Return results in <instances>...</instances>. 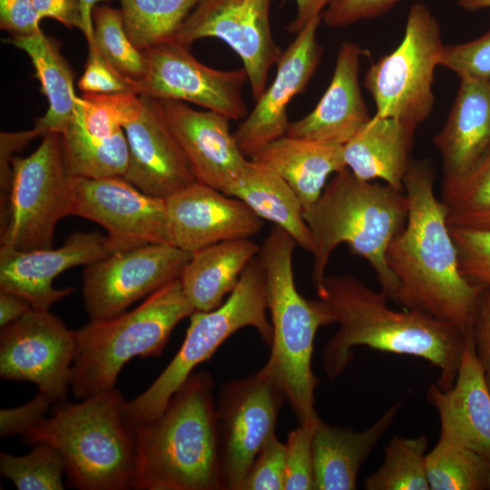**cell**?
<instances>
[{
    "mask_svg": "<svg viewBox=\"0 0 490 490\" xmlns=\"http://www.w3.org/2000/svg\"><path fill=\"white\" fill-rule=\"evenodd\" d=\"M435 176L432 162L424 159L411 160L404 178L407 218L387 255L398 282L396 302L468 332L485 288L469 283L460 271L446 211L435 195Z\"/></svg>",
    "mask_w": 490,
    "mask_h": 490,
    "instance_id": "cell-1",
    "label": "cell"
},
{
    "mask_svg": "<svg viewBox=\"0 0 490 490\" xmlns=\"http://www.w3.org/2000/svg\"><path fill=\"white\" fill-rule=\"evenodd\" d=\"M318 297L326 303L333 324L338 325L322 355L323 370L330 380L348 368L353 348L366 346L424 358L439 369L436 385L440 389L454 385L469 331L418 310L392 309L385 293L349 274L326 276Z\"/></svg>",
    "mask_w": 490,
    "mask_h": 490,
    "instance_id": "cell-2",
    "label": "cell"
},
{
    "mask_svg": "<svg viewBox=\"0 0 490 490\" xmlns=\"http://www.w3.org/2000/svg\"><path fill=\"white\" fill-rule=\"evenodd\" d=\"M211 373H191L152 421L134 425L137 490H224Z\"/></svg>",
    "mask_w": 490,
    "mask_h": 490,
    "instance_id": "cell-3",
    "label": "cell"
},
{
    "mask_svg": "<svg viewBox=\"0 0 490 490\" xmlns=\"http://www.w3.org/2000/svg\"><path fill=\"white\" fill-rule=\"evenodd\" d=\"M407 212L405 192L387 183L360 180L347 167L336 172L318 201L303 212L314 242L312 281L317 294L331 253L346 243L351 253L369 263L381 291L396 301L398 282L387 255Z\"/></svg>",
    "mask_w": 490,
    "mask_h": 490,
    "instance_id": "cell-4",
    "label": "cell"
},
{
    "mask_svg": "<svg viewBox=\"0 0 490 490\" xmlns=\"http://www.w3.org/2000/svg\"><path fill=\"white\" fill-rule=\"evenodd\" d=\"M121 391L113 388L59 403L52 416L22 435L24 444H45L64 458L65 474L81 490L133 488L136 439Z\"/></svg>",
    "mask_w": 490,
    "mask_h": 490,
    "instance_id": "cell-5",
    "label": "cell"
},
{
    "mask_svg": "<svg viewBox=\"0 0 490 490\" xmlns=\"http://www.w3.org/2000/svg\"><path fill=\"white\" fill-rule=\"evenodd\" d=\"M294 239L273 225L259 257L266 276L267 308L272 342L264 368L281 386L299 422L314 417V393L319 383L311 359L318 329L333 324L326 303L298 291L293 273Z\"/></svg>",
    "mask_w": 490,
    "mask_h": 490,
    "instance_id": "cell-6",
    "label": "cell"
},
{
    "mask_svg": "<svg viewBox=\"0 0 490 490\" xmlns=\"http://www.w3.org/2000/svg\"><path fill=\"white\" fill-rule=\"evenodd\" d=\"M193 311L177 279L132 310L90 320L74 330L76 351L70 383L74 397L82 400L114 388L123 366L133 358L160 357L173 328Z\"/></svg>",
    "mask_w": 490,
    "mask_h": 490,
    "instance_id": "cell-7",
    "label": "cell"
},
{
    "mask_svg": "<svg viewBox=\"0 0 490 490\" xmlns=\"http://www.w3.org/2000/svg\"><path fill=\"white\" fill-rule=\"evenodd\" d=\"M267 309L266 276L258 253L223 303L212 310H195L190 316L185 338L174 358L146 390L127 401L131 423L139 425L158 417L196 367L208 360L239 329L254 328L270 347L272 327Z\"/></svg>",
    "mask_w": 490,
    "mask_h": 490,
    "instance_id": "cell-8",
    "label": "cell"
},
{
    "mask_svg": "<svg viewBox=\"0 0 490 490\" xmlns=\"http://www.w3.org/2000/svg\"><path fill=\"white\" fill-rule=\"evenodd\" d=\"M11 167L9 196L1 211V246L24 251L50 249L58 221L73 215L60 133L44 135L26 157L13 156Z\"/></svg>",
    "mask_w": 490,
    "mask_h": 490,
    "instance_id": "cell-9",
    "label": "cell"
},
{
    "mask_svg": "<svg viewBox=\"0 0 490 490\" xmlns=\"http://www.w3.org/2000/svg\"><path fill=\"white\" fill-rule=\"evenodd\" d=\"M438 21L423 4L411 6L399 45L372 63L364 85L375 104L374 115L418 126L431 113L436 67L444 48Z\"/></svg>",
    "mask_w": 490,
    "mask_h": 490,
    "instance_id": "cell-10",
    "label": "cell"
},
{
    "mask_svg": "<svg viewBox=\"0 0 490 490\" xmlns=\"http://www.w3.org/2000/svg\"><path fill=\"white\" fill-rule=\"evenodd\" d=\"M286 399L281 386L264 368L220 387L216 413L224 490H240L257 455L275 434Z\"/></svg>",
    "mask_w": 490,
    "mask_h": 490,
    "instance_id": "cell-11",
    "label": "cell"
},
{
    "mask_svg": "<svg viewBox=\"0 0 490 490\" xmlns=\"http://www.w3.org/2000/svg\"><path fill=\"white\" fill-rule=\"evenodd\" d=\"M191 256L169 243H150L85 265L83 299L90 320L118 316L180 279Z\"/></svg>",
    "mask_w": 490,
    "mask_h": 490,
    "instance_id": "cell-12",
    "label": "cell"
},
{
    "mask_svg": "<svg viewBox=\"0 0 490 490\" xmlns=\"http://www.w3.org/2000/svg\"><path fill=\"white\" fill-rule=\"evenodd\" d=\"M142 53L146 69L136 80L138 95L192 103L230 120L247 116L241 91L248 76L243 68L222 71L209 67L191 54L190 46L174 40Z\"/></svg>",
    "mask_w": 490,
    "mask_h": 490,
    "instance_id": "cell-13",
    "label": "cell"
},
{
    "mask_svg": "<svg viewBox=\"0 0 490 490\" xmlns=\"http://www.w3.org/2000/svg\"><path fill=\"white\" fill-rule=\"evenodd\" d=\"M76 351L75 332L49 310L29 309L1 328L0 377L28 381L54 401L65 399Z\"/></svg>",
    "mask_w": 490,
    "mask_h": 490,
    "instance_id": "cell-14",
    "label": "cell"
},
{
    "mask_svg": "<svg viewBox=\"0 0 490 490\" xmlns=\"http://www.w3.org/2000/svg\"><path fill=\"white\" fill-rule=\"evenodd\" d=\"M272 0H202L175 36L184 45L215 37L240 57L251 94L257 101L266 89L269 72L282 50L272 36L270 9Z\"/></svg>",
    "mask_w": 490,
    "mask_h": 490,
    "instance_id": "cell-15",
    "label": "cell"
},
{
    "mask_svg": "<svg viewBox=\"0 0 490 490\" xmlns=\"http://www.w3.org/2000/svg\"><path fill=\"white\" fill-rule=\"evenodd\" d=\"M70 187L73 215L103 226L114 253L169 243L165 199L142 191L122 176L70 177Z\"/></svg>",
    "mask_w": 490,
    "mask_h": 490,
    "instance_id": "cell-16",
    "label": "cell"
},
{
    "mask_svg": "<svg viewBox=\"0 0 490 490\" xmlns=\"http://www.w3.org/2000/svg\"><path fill=\"white\" fill-rule=\"evenodd\" d=\"M150 99L196 181L227 194L249 161L230 131V119L217 112L195 110L181 101Z\"/></svg>",
    "mask_w": 490,
    "mask_h": 490,
    "instance_id": "cell-17",
    "label": "cell"
},
{
    "mask_svg": "<svg viewBox=\"0 0 490 490\" xmlns=\"http://www.w3.org/2000/svg\"><path fill=\"white\" fill-rule=\"evenodd\" d=\"M321 15L313 18L282 52L276 64L273 82L233 132L239 148L247 158L286 135L290 123L288 105L297 94L305 91L321 60L323 48L317 39Z\"/></svg>",
    "mask_w": 490,
    "mask_h": 490,
    "instance_id": "cell-18",
    "label": "cell"
},
{
    "mask_svg": "<svg viewBox=\"0 0 490 490\" xmlns=\"http://www.w3.org/2000/svg\"><path fill=\"white\" fill-rule=\"evenodd\" d=\"M114 254L110 240L98 232L72 233L58 249L17 250L0 248V290L24 298L33 309L50 307L74 291L55 289L53 281L64 270Z\"/></svg>",
    "mask_w": 490,
    "mask_h": 490,
    "instance_id": "cell-19",
    "label": "cell"
},
{
    "mask_svg": "<svg viewBox=\"0 0 490 490\" xmlns=\"http://www.w3.org/2000/svg\"><path fill=\"white\" fill-rule=\"evenodd\" d=\"M165 201L168 241L191 254L218 242L250 239L263 226L241 200L198 181Z\"/></svg>",
    "mask_w": 490,
    "mask_h": 490,
    "instance_id": "cell-20",
    "label": "cell"
},
{
    "mask_svg": "<svg viewBox=\"0 0 490 490\" xmlns=\"http://www.w3.org/2000/svg\"><path fill=\"white\" fill-rule=\"evenodd\" d=\"M122 129L129 146L123 178L142 191L166 199L196 181L188 162L150 98Z\"/></svg>",
    "mask_w": 490,
    "mask_h": 490,
    "instance_id": "cell-21",
    "label": "cell"
},
{
    "mask_svg": "<svg viewBox=\"0 0 490 490\" xmlns=\"http://www.w3.org/2000/svg\"><path fill=\"white\" fill-rule=\"evenodd\" d=\"M366 54L354 42L340 45L328 87L309 114L289 123L286 135L338 145L355 136L371 118L358 79L360 58Z\"/></svg>",
    "mask_w": 490,
    "mask_h": 490,
    "instance_id": "cell-22",
    "label": "cell"
},
{
    "mask_svg": "<svg viewBox=\"0 0 490 490\" xmlns=\"http://www.w3.org/2000/svg\"><path fill=\"white\" fill-rule=\"evenodd\" d=\"M440 419V436L476 452L490 462V391L475 355L472 330L466 335L451 388L431 385L426 392Z\"/></svg>",
    "mask_w": 490,
    "mask_h": 490,
    "instance_id": "cell-23",
    "label": "cell"
},
{
    "mask_svg": "<svg viewBox=\"0 0 490 490\" xmlns=\"http://www.w3.org/2000/svg\"><path fill=\"white\" fill-rule=\"evenodd\" d=\"M460 80L446 122L433 138L443 179L468 173L490 153V82Z\"/></svg>",
    "mask_w": 490,
    "mask_h": 490,
    "instance_id": "cell-24",
    "label": "cell"
},
{
    "mask_svg": "<svg viewBox=\"0 0 490 490\" xmlns=\"http://www.w3.org/2000/svg\"><path fill=\"white\" fill-rule=\"evenodd\" d=\"M399 408L397 402L360 432L330 426L319 418L312 440L314 489H356L361 466L391 426Z\"/></svg>",
    "mask_w": 490,
    "mask_h": 490,
    "instance_id": "cell-25",
    "label": "cell"
},
{
    "mask_svg": "<svg viewBox=\"0 0 490 490\" xmlns=\"http://www.w3.org/2000/svg\"><path fill=\"white\" fill-rule=\"evenodd\" d=\"M417 127L391 117L373 115L343 145L346 167L360 180L379 179L404 191V178Z\"/></svg>",
    "mask_w": 490,
    "mask_h": 490,
    "instance_id": "cell-26",
    "label": "cell"
},
{
    "mask_svg": "<svg viewBox=\"0 0 490 490\" xmlns=\"http://www.w3.org/2000/svg\"><path fill=\"white\" fill-rule=\"evenodd\" d=\"M279 175L309 210L320 197L330 174L346 168L343 145L284 135L250 158Z\"/></svg>",
    "mask_w": 490,
    "mask_h": 490,
    "instance_id": "cell-27",
    "label": "cell"
},
{
    "mask_svg": "<svg viewBox=\"0 0 490 490\" xmlns=\"http://www.w3.org/2000/svg\"><path fill=\"white\" fill-rule=\"evenodd\" d=\"M260 247L250 239L218 242L193 252L180 278L194 310L209 311L224 301Z\"/></svg>",
    "mask_w": 490,
    "mask_h": 490,
    "instance_id": "cell-28",
    "label": "cell"
},
{
    "mask_svg": "<svg viewBox=\"0 0 490 490\" xmlns=\"http://www.w3.org/2000/svg\"><path fill=\"white\" fill-rule=\"evenodd\" d=\"M5 42L23 50L31 59L41 92L48 101L45 114L35 122L39 136L61 133L74 118L77 96L74 73L62 54L59 44L44 32L32 35H12Z\"/></svg>",
    "mask_w": 490,
    "mask_h": 490,
    "instance_id": "cell-29",
    "label": "cell"
},
{
    "mask_svg": "<svg viewBox=\"0 0 490 490\" xmlns=\"http://www.w3.org/2000/svg\"><path fill=\"white\" fill-rule=\"evenodd\" d=\"M227 195L241 200L260 219L280 227L298 246L313 253L314 242L300 201L276 172L249 159Z\"/></svg>",
    "mask_w": 490,
    "mask_h": 490,
    "instance_id": "cell-30",
    "label": "cell"
},
{
    "mask_svg": "<svg viewBox=\"0 0 490 490\" xmlns=\"http://www.w3.org/2000/svg\"><path fill=\"white\" fill-rule=\"evenodd\" d=\"M60 136L70 177L99 179L125 174L130 156L124 131L99 138L86 132L75 114Z\"/></svg>",
    "mask_w": 490,
    "mask_h": 490,
    "instance_id": "cell-31",
    "label": "cell"
},
{
    "mask_svg": "<svg viewBox=\"0 0 490 490\" xmlns=\"http://www.w3.org/2000/svg\"><path fill=\"white\" fill-rule=\"evenodd\" d=\"M124 27L141 51L173 39L202 0H119Z\"/></svg>",
    "mask_w": 490,
    "mask_h": 490,
    "instance_id": "cell-32",
    "label": "cell"
},
{
    "mask_svg": "<svg viewBox=\"0 0 490 490\" xmlns=\"http://www.w3.org/2000/svg\"><path fill=\"white\" fill-rule=\"evenodd\" d=\"M426 470L430 490H490V462L448 438L426 454Z\"/></svg>",
    "mask_w": 490,
    "mask_h": 490,
    "instance_id": "cell-33",
    "label": "cell"
},
{
    "mask_svg": "<svg viewBox=\"0 0 490 490\" xmlns=\"http://www.w3.org/2000/svg\"><path fill=\"white\" fill-rule=\"evenodd\" d=\"M441 201L449 228L490 230V153L468 173L443 179Z\"/></svg>",
    "mask_w": 490,
    "mask_h": 490,
    "instance_id": "cell-34",
    "label": "cell"
},
{
    "mask_svg": "<svg viewBox=\"0 0 490 490\" xmlns=\"http://www.w3.org/2000/svg\"><path fill=\"white\" fill-rule=\"evenodd\" d=\"M428 439L393 436L385 449L384 460L365 480L368 490H430L426 451Z\"/></svg>",
    "mask_w": 490,
    "mask_h": 490,
    "instance_id": "cell-35",
    "label": "cell"
},
{
    "mask_svg": "<svg viewBox=\"0 0 490 490\" xmlns=\"http://www.w3.org/2000/svg\"><path fill=\"white\" fill-rule=\"evenodd\" d=\"M93 23L92 45L122 74L140 80L145 73V58L128 36L121 10L97 5L93 11Z\"/></svg>",
    "mask_w": 490,
    "mask_h": 490,
    "instance_id": "cell-36",
    "label": "cell"
},
{
    "mask_svg": "<svg viewBox=\"0 0 490 490\" xmlns=\"http://www.w3.org/2000/svg\"><path fill=\"white\" fill-rule=\"evenodd\" d=\"M1 475L19 490H63L65 464L60 453L45 444L33 446L24 456L0 453Z\"/></svg>",
    "mask_w": 490,
    "mask_h": 490,
    "instance_id": "cell-37",
    "label": "cell"
},
{
    "mask_svg": "<svg viewBox=\"0 0 490 490\" xmlns=\"http://www.w3.org/2000/svg\"><path fill=\"white\" fill-rule=\"evenodd\" d=\"M144 105L143 98L132 93H86L77 98L76 116L86 132L109 138L137 117Z\"/></svg>",
    "mask_w": 490,
    "mask_h": 490,
    "instance_id": "cell-38",
    "label": "cell"
},
{
    "mask_svg": "<svg viewBox=\"0 0 490 490\" xmlns=\"http://www.w3.org/2000/svg\"><path fill=\"white\" fill-rule=\"evenodd\" d=\"M318 416L306 419L290 430L286 446V490L314 489L312 440Z\"/></svg>",
    "mask_w": 490,
    "mask_h": 490,
    "instance_id": "cell-39",
    "label": "cell"
},
{
    "mask_svg": "<svg viewBox=\"0 0 490 490\" xmlns=\"http://www.w3.org/2000/svg\"><path fill=\"white\" fill-rule=\"evenodd\" d=\"M449 229L462 275L473 285L490 288V230Z\"/></svg>",
    "mask_w": 490,
    "mask_h": 490,
    "instance_id": "cell-40",
    "label": "cell"
},
{
    "mask_svg": "<svg viewBox=\"0 0 490 490\" xmlns=\"http://www.w3.org/2000/svg\"><path fill=\"white\" fill-rule=\"evenodd\" d=\"M439 66L454 72L460 79L490 82V29L471 41L444 45Z\"/></svg>",
    "mask_w": 490,
    "mask_h": 490,
    "instance_id": "cell-41",
    "label": "cell"
},
{
    "mask_svg": "<svg viewBox=\"0 0 490 490\" xmlns=\"http://www.w3.org/2000/svg\"><path fill=\"white\" fill-rule=\"evenodd\" d=\"M286 446L272 435L254 459L240 490H283Z\"/></svg>",
    "mask_w": 490,
    "mask_h": 490,
    "instance_id": "cell-42",
    "label": "cell"
},
{
    "mask_svg": "<svg viewBox=\"0 0 490 490\" xmlns=\"http://www.w3.org/2000/svg\"><path fill=\"white\" fill-rule=\"evenodd\" d=\"M88 46V59L83 74L78 81V87L81 91L86 93H132L137 94L135 79L130 78L115 69L94 45Z\"/></svg>",
    "mask_w": 490,
    "mask_h": 490,
    "instance_id": "cell-43",
    "label": "cell"
},
{
    "mask_svg": "<svg viewBox=\"0 0 490 490\" xmlns=\"http://www.w3.org/2000/svg\"><path fill=\"white\" fill-rule=\"evenodd\" d=\"M404 0H330L322 19L329 27H344L382 15Z\"/></svg>",
    "mask_w": 490,
    "mask_h": 490,
    "instance_id": "cell-44",
    "label": "cell"
},
{
    "mask_svg": "<svg viewBox=\"0 0 490 490\" xmlns=\"http://www.w3.org/2000/svg\"><path fill=\"white\" fill-rule=\"evenodd\" d=\"M55 403L48 395L38 391L29 402L0 411L1 437L24 435L45 417L48 409Z\"/></svg>",
    "mask_w": 490,
    "mask_h": 490,
    "instance_id": "cell-45",
    "label": "cell"
},
{
    "mask_svg": "<svg viewBox=\"0 0 490 490\" xmlns=\"http://www.w3.org/2000/svg\"><path fill=\"white\" fill-rule=\"evenodd\" d=\"M41 20L32 0H0V27L12 35L42 32Z\"/></svg>",
    "mask_w": 490,
    "mask_h": 490,
    "instance_id": "cell-46",
    "label": "cell"
},
{
    "mask_svg": "<svg viewBox=\"0 0 490 490\" xmlns=\"http://www.w3.org/2000/svg\"><path fill=\"white\" fill-rule=\"evenodd\" d=\"M475 355L490 391V288L482 291L473 319Z\"/></svg>",
    "mask_w": 490,
    "mask_h": 490,
    "instance_id": "cell-47",
    "label": "cell"
},
{
    "mask_svg": "<svg viewBox=\"0 0 490 490\" xmlns=\"http://www.w3.org/2000/svg\"><path fill=\"white\" fill-rule=\"evenodd\" d=\"M42 19L51 18L67 28L82 30L83 22L78 0H32Z\"/></svg>",
    "mask_w": 490,
    "mask_h": 490,
    "instance_id": "cell-48",
    "label": "cell"
},
{
    "mask_svg": "<svg viewBox=\"0 0 490 490\" xmlns=\"http://www.w3.org/2000/svg\"><path fill=\"white\" fill-rule=\"evenodd\" d=\"M297 15L294 20L286 27V30L297 34L313 18L321 15V13L329 4L330 0H295Z\"/></svg>",
    "mask_w": 490,
    "mask_h": 490,
    "instance_id": "cell-49",
    "label": "cell"
},
{
    "mask_svg": "<svg viewBox=\"0 0 490 490\" xmlns=\"http://www.w3.org/2000/svg\"><path fill=\"white\" fill-rule=\"evenodd\" d=\"M31 305L22 297L0 290V327L3 328L25 314Z\"/></svg>",
    "mask_w": 490,
    "mask_h": 490,
    "instance_id": "cell-50",
    "label": "cell"
},
{
    "mask_svg": "<svg viewBox=\"0 0 490 490\" xmlns=\"http://www.w3.org/2000/svg\"><path fill=\"white\" fill-rule=\"evenodd\" d=\"M80 4L83 27L82 32L85 36L88 45L93 44V11L100 3H107L109 0H78Z\"/></svg>",
    "mask_w": 490,
    "mask_h": 490,
    "instance_id": "cell-51",
    "label": "cell"
},
{
    "mask_svg": "<svg viewBox=\"0 0 490 490\" xmlns=\"http://www.w3.org/2000/svg\"><path fill=\"white\" fill-rule=\"evenodd\" d=\"M457 4L467 11L490 8V0H457Z\"/></svg>",
    "mask_w": 490,
    "mask_h": 490,
    "instance_id": "cell-52",
    "label": "cell"
}]
</instances>
